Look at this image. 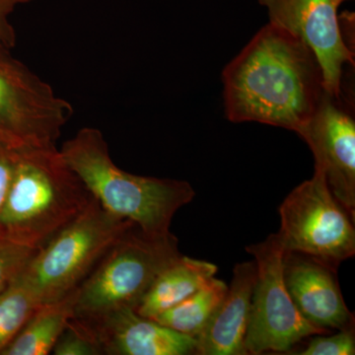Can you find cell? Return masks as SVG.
<instances>
[{"label": "cell", "instance_id": "cell-1", "mask_svg": "<svg viewBox=\"0 0 355 355\" xmlns=\"http://www.w3.org/2000/svg\"><path fill=\"white\" fill-rule=\"evenodd\" d=\"M222 77L229 121H257L295 132L316 113L326 92L316 53L270 22L224 69Z\"/></svg>", "mask_w": 355, "mask_h": 355}, {"label": "cell", "instance_id": "cell-2", "mask_svg": "<svg viewBox=\"0 0 355 355\" xmlns=\"http://www.w3.org/2000/svg\"><path fill=\"white\" fill-rule=\"evenodd\" d=\"M94 200L55 146L15 151L0 236L38 250Z\"/></svg>", "mask_w": 355, "mask_h": 355}, {"label": "cell", "instance_id": "cell-3", "mask_svg": "<svg viewBox=\"0 0 355 355\" xmlns=\"http://www.w3.org/2000/svg\"><path fill=\"white\" fill-rule=\"evenodd\" d=\"M60 151L107 211L132 222L146 234H170L175 214L195 198L188 182L123 171L112 160L108 144L98 128H81Z\"/></svg>", "mask_w": 355, "mask_h": 355}, {"label": "cell", "instance_id": "cell-4", "mask_svg": "<svg viewBox=\"0 0 355 355\" xmlns=\"http://www.w3.org/2000/svg\"><path fill=\"white\" fill-rule=\"evenodd\" d=\"M181 256L171 233L128 230L76 289L73 317L96 321L123 309H137L161 270Z\"/></svg>", "mask_w": 355, "mask_h": 355}, {"label": "cell", "instance_id": "cell-5", "mask_svg": "<svg viewBox=\"0 0 355 355\" xmlns=\"http://www.w3.org/2000/svg\"><path fill=\"white\" fill-rule=\"evenodd\" d=\"M135 224L93 200L87 209L33 254L18 279L40 304L78 288L114 243Z\"/></svg>", "mask_w": 355, "mask_h": 355}, {"label": "cell", "instance_id": "cell-6", "mask_svg": "<svg viewBox=\"0 0 355 355\" xmlns=\"http://www.w3.org/2000/svg\"><path fill=\"white\" fill-rule=\"evenodd\" d=\"M284 252L312 257L338 268L355 254L354 218L336 200L321 170L296 187L279 207Z\"/></svg>", "mask_w": 355, "mask_h": 355}, {"label": "cell", "instance_id": "cell-7", "mask_svg": "<svg viewBox=\"0 0 355 355\" xmlns=\"http://www.w3.org/2000/svg\"><path fill=\"white\" fill-rule=\"evenodd\" d=\"M72 113L50 84L0 49V144L14 151L55 146Z\"/></svg>", "mask_w": 355, "mask_h": 355}, {"label": "cell", "instance_id": "cell-8", "mask_svg": "<svg viewBox=\"0 0 355 355\" xmlns=\"http://www.w3.org/2000/svg\"><path fill=\"white\" fill-rule=\"evenodd\" d=\"M246 250L257 268L245 338L248 354H287L308 336L330 333L306 321L292 301L284 284V247L279 233Z\"/></svg>", "mask_w": 355, "mask_h": 355}, {"label": "cell", "instance_id": "cell-9", "mask_svg": "<svg viewBox=\"0 0 355 355\" xmlns=\"http://www.w3.org/2000/svg\"><path fill=\"white\" fill-rule=\"evenodd\" d=\"M310 147L338 202L355 216V121L342 97L324 92L316 113L297 132Z\"/></svg>", "mask_w": 355, "mask_h": 355}, {"label": "cell", "instance_id": "cell-10", "mask_svg": "<svg viewBox=\"0 0 355 355\" xmlns=\"http://www.w3.org/2000/svg\"><path fill=\"white\" fill-rule=\"evenodd\" d=\"M270 23L298 37L316 53L323 69L327 92L343 97V67L354 64V53L345 44L335 0H259Z\"/></svg>", "mask_w": 355, "mask_h": 355}, {"label": "cell", "instance_id": "cell-11", "mask_svg": "<svg viewBox=\"0 0 355 355\" xmlns=\"http://www.w3.org/2000/svg\"><path fill=\"white\" fill-rule=\"evenodd\" d=\"M284 279L292 301L311 324L328 331L354 326L335 268L307 254L284 252Z\"/></svg>", "mask_w": 355, "mask_h": 355}, {"label": "cell", "instance_id": "cell-12", "mask_svg": "<svg viewBox=\"0 0 355 355\" xmlns=\"http://www.w3.org/2000/svg\"><path fill=\"white\" fill-rule=\"evenodd\" d=\"M76 319L93 336L105 355H189L197 352V338L172 330L135 309L116 311L96 320Z\"/></svg>", "mask_w": 355, "mask_h": 355}, {"label": "cell", "instance_id": "cell-13", "mask_svg": "<svg viewBox=\"0 0 355 355\" xmlns=\"http://www.w3.org/2000/svg\"><path fill=\"white\" fill-rule=\"evenodd\" d=\"M256 277L254 261H245L235 266L225 295L196 338V354H248L245 338Z\"/></svg>", "mask_w": 355, "mask_h": 355}, {"label": "cell", "instance_id": "cell-14", "mask_svg": "<svg viewBox=\"0 0 355 355\" xmlns=\"http://www.w3.org/2000/svg\"><path fill=\"white\" fill-rule=\"evenodd\" d=\"M217 270L214 263L181 254L159 272L135 311L154 319L198 291Z\"/></svg>", "mask_w": 355, "mask_h": 355}, {"label": "cell", "instance_id": "cell-15", "mask_svg": "<svg viewBox=\"0 0 355 355\" xmlns=\"http://www.w3.org/2000/svg\"><path fill=\"white\" fill-rule=\"evenodd\" d=\"M76 293L74 291L58 300L40 305L1 355L51 354L73 317Z\"/></svg>", "mask_w": 355, "mask_h": 355}, {"label": "cell", "instance_id": "cell-16", "mask_svg": "<svg viewBox=\"0 0 355 355\" xmlns=\"http://www.w3.org/2000/svg\"><path fill=\"white\" fill-rule=\"evenodd\" d=\"M227 288L225 282L214 277L195 293L154 320L172 330L197 338L221 302Z\"/></svg>", "mask_w": 355, "mask_h": 355}, {"label": "cell", "instance_id": "cell-17", "mask_svg": "<svg viewBox=\"0 0 355 355\" xmlns=\"http://www.w3.org/2000/svg\"><path fill=\"white\" fill-rule=\"evenodd\" d=\"M41 305L18 277L0 292V355Z\"/></svg>", "mask_w": 355, "mask_h": 355}, {"label": "cell", "instance_id": "cell-18", "mask_svg": "<svg viewBox=\"0 0 355 355\" xmlns=\"http://www.w3.org/2000/svg\"><path fill=\"white\" fill-rule=\"evenodd\" d=\"M51 354L55 355H102L94 338L73 318L60 336Z\"/></svg>", "mask_w": 355, "mask_h": 355}, {"label": "cell", "instance_id": "cell-19", "mask_svg": "<svg viewBox=\"0 0 355 355\" xmlns=\"http://www.w3.org/2000/svg\"><path fill=\"white\" fill-rule=\"evenodd\" d=\"M36 251L0 237V292L20 275Z\"/></svg>", "mask_w": 355, "mask_h": 355}, {"label": "cell", "instance_id": "cell-20", "mask_svg": "<svg viewBox=\"0 0 355 355\" xmlns=\"http://www.w3.org/2000/svg\"><path fill=\"white\" fill-rule=\"evenodd\" d=\"M327 335V334H324ZM316 335L311 338L300 355H354L355 354L354 326L338 330L333 336Z\"/></svg>", "mask_w": 355, "mask_h": 355}, {"label": "cell", "instance_id": "cell-21", "mask_svg": "<svg viewBox=\"0 0 355 355\" xmlns=\"http://www.w3.org/2000/svg\"><path fill=\"white\" fill-rule=\"evenodd\" d=\"M28 0H0V49L2 50L11 51L15 46L17 37L9 17L16 6Z\"/></svg>", "mask_w": 355, "mask_h": 355}, {"label": "cell", "instance_id": "cell-22", "mask_svg": "<svg viewBox=\"0 0 355 355\" xmlns=\"http://www.w3.org/2000/svg\"><path fill=\"white\" fill-rule=\"evenodd\" d=\"M14 156L15 151L0 144V216L12 179Z\"/></svg>", "mask_w": 355, "mask_h": 355}, {"label": "cell", "instance_id": "cell-23", "mask_svg": "<svg viewBox=\"0 0 355 355\" xmlns=\"http://www.w3.org/2000/svg\"><path fill=\"white\" fill-rule=\"evenodd\" d=\"M336 3L338 4V6L343 3V2L347 1V0H335Z\"/></svg>", "mask_w": 355, "mask_h": 355}]
</instances>
